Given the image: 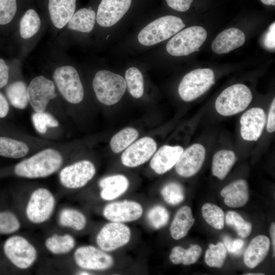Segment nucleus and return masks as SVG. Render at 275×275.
<instances>
[{"label": "nucleus", "mask_w": 275, "mask_h": 275, "mask_svg": "<svg viewBox=\"0 0 275 275\" xmlns=\"http://www.w3.org/2000/svg\"><path fill=\"white\" fill-rule=\"evenodd\" d=\"M63 162V157L58 151L47 148L17 163L14 168V172L20 177L44 178L58 171Z\"/></svg>", "instance_id": "1"}, {"label": "nucleus", "mask_w": 275, "mask_h": 275, "mask_svg": "<svg viewBox=\"0 0 275 275\" xmlns=\"http://www.w3.org/2000/svg\"><path fill=\"white\" fill-rule=\"evenodd\" d=\"M185 26L179 17L167 15L149 23L139 33V42L144 46H151L175 35Z\"/></svg>", "instance_id": "2"}, {"label": "nucleus", "mask_w": 275, "mask_h": 275, "mask_svg": "<svg viewBox=\"0 0 275 275\" xmlns=\"http://www.w3.org/2000/svg\"><path fill=\"white\" fill-rule=\"evenodd\" d=\"M93 87L98 100L105 105H112L122 98L126 84L122 76L109 71L100 70L94 76Z\"/></svg>", "instance_id": "3"}, {"label": "nucleus", "mask_w": 275, "mask_h": 275, "mask_svg": "<svg viewBox=\"0 0 275 275\" xmlns=\"http://www.w3.org/2000/svg\"><path fill=\"white\" fill-rule=\"evenodd\" d=\"M250 89L238 84L225 89L217 97L215 107L220 115L230 116L243 111L252 100Z\"/></svg>", "instance_id": "4"}, {"label": "nucleus", "mask_w": 275, "mask_h": 275, "mask_svg": "<svg viewBox=\"0 0 275 275\" xmlns=\"http://www.w3.org/2000/svg\"><path fill=\"white\" fill-rule=\"evenodd\" d=\"M207 32L200 26L188 27L179 32L168 42L166 49L173 56H187L199 51L207 38Z\"/></svg>", "instance_id": "5"}, {"label": "nucleus", "mask_w": 275, "mask_h": 275, "mask_svg": "<svg viewBox=\"0 0 275 275\" xmlns=\"http://www.w3.org/2000/svg\"><path fill=\"white\" fill-rule=\"evenodd\" d=\"M214 84V74L212 70L197 69L183 77L178 87V93L184 101H191L202 95Z\"/></svg>", "instance_id": "6"}, {"label": "nucleus", "mask_w": 275, "mask_h": 275, "mask_svg": "<svg viewBox=\"0 0 275 275\" xmlns=\"http://www.w3.org/2000/svg\"><path fill=\"white\" fill-rule=\"evenodd\" d=\"M4 251L10 262L20 269L29 268L35 262L38 256L33 244L20 235L8 238L4 245Z\"/></svg>", "instance_id": "7"}, {"label": "nucleus", "mask_w": 275, "mask_h": 275, "mask_svg": "<svg viewBox=\"0 0 275 275\" xmlns=\"http://www.w3.org/2000/svg\"><path fill=\"white\" fill-rule=\"evenodd\" d=\"M53 78L60 94L68 102L77 104L82 100L83 86L74 67L71 66L58 67L53 72Z\"/></svg>", "instance_id": "8"}, {"label": "nucleus", "mask_w": 275, "mask_h": 275, "mask_svg": "<svg viewBox=\"0 0 275 275\" xmlns=\"http://www.w3.org/2000/svg\"><path fill=\"white\" fill-rule=\"evenodd\" d=\"M56 207L52 193L45 188H39L31 194L25 208V214L32 223L40 224L48 221Z\"/></svg>", "instance_id": "9"}, {"label": "nucleus", "mask_w": 275, "mask_h": 275, "mask_svg": "<svg viewBox=\"0 0 275 275\" xmlns=\"http://www.w3.org/2000/svg\"><path fill=\"white\" fill-rule=\"evenodd\" d=\"M130 236L128 226L122 223L111 222L100 230L96 237V243L101 250L112 252L126 245Z\"/></svg>", "instance_id": "10"}, {"label": "nucleus", "mask_w": 275, "mask_h": 275, "mask_svg": "<svg viewBox=\"0 0 275 275\" xmlns=\"http://www.w3.org/2000/svg\"><path fill=\"white\" fill-rule=\"evenodd\" d=\"M96 169L89 160H82L64 168L59 173L61 184L69 189L84 186L94 176Z\"/></svg>", "instance_id": "11"}, {"label": "nucleus", "mask_w": 275, "mask_h": 275, "mask_svg": "<svg viewBox=\"0 0 275 275\" xmlns=\"http://www.w3.org/2000/svg\"><path fill=\"white\" fill-rule=\"evenodd\" d=\"M27 95L35 112H44L49 101L57 96L53 82L43 76L35 77L31 81Z\"/></svg>", "instance_id": "12"}, {"label": "nucleus", "mask_w": 275, "mask_h": 275, "mask_svg": "<svg viewBox=\"0 0 275 275\" xmlns=\"http://www.w3.org/2000/svg\"><path fill=\"white\" fill-rule=\"evenodd\" d=\"M74 259L79 267L88 270H105L114 264L111 255L92 245L78 248L74 252Z\"/></svg>", "instance_id": "13"}, {"label": "nucleus", "mask_w": 275, "mask_h": 275, "mask_svg": "<svg viewBox=\"0 0 275 275\" xmlns=\"http://www.w3.org/2000/svg\"><path fill=\"white\" fill-rule=\"evenodd\" d=\"M157 149L155 141L151 138L144 137L136 141L124 151L122 163L126 167L133 168L147 161Z\"/></svg>", "instance_id": "14"}, {"label": "nucleus", "mask_w": 275, "mask_h": 275, "mask_svg": "<svg viewBox=\"0 0 275 275\" xmlns=\"http://www.w3.org/2000/svg\"><path fill=\"white\" fill-rule=\"evenodd\" d=\"M206 150L200 144H194L180 155L175 164L177 173L183 177H190L201 169L205 160Z\"/></svg>", "instance_id": "15"}, {"label": "nucleus", "mask_w": 275, "mask_h": 275, "mask_svg": "<svg viewBox=\"0 0 275 275\" xmlns=\"http://www.w3.org/2000/svg\"><path fill=\"white\" fill-rule=\"evenodd\" d=\"M143 212L142 206L138 202L124 200L107 204L103 214L111 222L124 223L134 221L141 217Z\"/></svg>", "instance_id": "16"}, {"label": "nucleus", "mask_w": 275, "mask_h": 275, "mask_svg": "<svg viewBox=\"0 0 275 275\" xmlns=\"http://www.w3.org/2000/svg\"><path fill=\"white\" fill-rule=\"evenodd\" d=\"M266 121L264 111L253 107L246 111L240 119V134L243 139L256 141L260 137Z\"/></svg>", "instance_id": "17"}, {"label": "nucleus", "mask_w": 275, "mask_h": 275, "mask_svg": "<svg viewBox=\"0 0 275 275\" xmlns=\"http://www.w3.org/2000/svg\"><path fill=\"white\" fill-rule=\"evenodd\" d=\"M131 0H101L99 5L96 19L103 27L116 24L127 12Z\"/></svg>", "instance_id": "18"}, {"label": "nucleus", "mask_w": 275, "mask_h": 275, "mask_svg": "<svg viewBox=\"0 0 275 275\" xmlns=\"http://www.w3.org/2000/svg\"><path fill=\"white\" fill-rule=\"evenodd\" d=\"M183 150L180 146H163L152 157L151 168L158 174L166 173L176 164Z\"/></svg>", "instance_id": "19"}, {"label": "nucleus", "mask_w": 275, "mask_h": 275, "mask_svg": "<svg viewBox=\"0 0 275 275\" xmlns=\"http://www.w3.org/2000/svg\"><path fill=\"white\" fill-rule=\"evenodd\" d=\"M245 35L241 30L231 28L219 33L211 44L212 50L217 54L230 52L242 46L245 42Z\"/></svg>", "instance_id": "20"}, {"label": "nucleus", "mask_w": 275, "mask_h": 275, "mask_svg": "<svg viewBox=\"0 0 275 275\" xmlns=\"http://www.w3.org/2000/svg\"><path fill=\"white\" fill-rule=\"evenodd\" d=\"M220 194L227 206L232 208L242 207L249 198L248 183L243 179L235 180L225 186Z\"/></svg>", "instance_id": "21"}, {"label": "nucleus", "mask_w": 275, "mask_h": 275, "mask_svg": "<svg viewBox=\"0 0 275 275\" xmlns=\"http://www.w3.org/2000/svg\"><path fill=\"white\" fill-rule=\"evenodd\" d=\"M270 240L265 235L254 237L246 250L243 262L249 268H255L266 258L270 248Z\"/></svg>", "instance_id": "22"}, {"label": "nucleus", "mask_w": 275, "mask_h": 275, "mask_svg": "<svg viewBox=\"0 0 275 275\" xmlns=\"http://www.w3.org/2000/svg\"><path fill=\"white\" fill-rule=\"evenodd\" d=\"M76 0H49L48 10L55 27L65 26L74 13Z\"/></svg>", "instance_id": "23"}, {"label": "nucleus", "mask_w": 275, "mask_h": 275, "mask_svg": "<svg viewBox=\"0 0 275 275\" xmlns=\"http://www.w3.org/2000/svg\"><path fill=\"white\" fill-rule=\"evenodd\" d=\"M128 179L123 175H115L103 178L99 182L101 198L106 201L117 199L127 190Z\"/></svg>", "instance_id": "24"}, {"label": "nucleus", "mask_w": 275, "mask_h": 275, "mask_svg": "<svg viewBox=\"0 0 275 275\" xmlns=\"http://www.w3.org/2000/svg\"><path fill=\"white\" fill-rule=\"evenodd\" d=\"M191 208L187 206L180 208L176 212L170 226L172 237L175 240L185 237L195 223Z\"/></svg>", "instance_id": "25"}, {"label": "nucleus", "mask_w": 275, "mask_h": 275, "mask_svg": "<svg viewBox=\"0 0 275 275\" xmlns=\"http://www.w3.org/2000/svg\"><path fill=\"white\" fill-rule=\"evenodd\" d=\"M236 159L235 153L229 150H221L214 154L212 158V174L224 179L233 166Z\"/></svg>", "instance_id": "26"}, {"label": "nucleus", "mask_w": 275, "mask_h": 275, "mask_svg": "<svg viewBox=\"0 0 275 275\" xmlns=\"http://www.w3.org/2000/svg\"><path fill=\"white\" fill-rule=\"evenodd\" d=\"M96 14L92 9L82 8L74 13L68 22V28L83 33H89L93 29Z\"/></svg>", "instance_id": "27"}, {"label": "nucleus", "mask_w": 275, "mask_h": 275, "mask_svg": "<svg viewBox=\"0 0 275 275\" xmlns=\"http://www.w3.org/2000/svg\"><path fill=\"white\" fill-rule=\"evenodd\" d=\"M202 253V249L198 244L190 245L187 249L176 246L172 249L169 258L174 264L189 265L197 261Z\"/></svg>", "instance_id": "28"}, {"label": "nucleus", "mask_w": 275, "mask_h": 275, "mask_svg": "<svg viewBox=\"0 0 275 275\" xmlns=\"http://www.w3.org/2000/svg\"><path fill=\"white\" fill-rule=\"evenodd\" d=\"M75 245L74 238L68 234H54L48 237L45 241L46 248L54 255L67 254L74 248Z\"/></svg>", "instance_id": "29"}, {"label": "nucleus", "mask_w": 275, "mask_h": 275, "mask_svg": "<svg viewBox=\"0 0 275 275\" xmlns=\"http://www.w3.org/2000/svg\"><path fill=\"white\" fill-rule=\"evenodd\" d=\"M28 145L21 141L7 137L0 136V156L19 158L29 152Z\"/></svg>", "instance_id": "30"}, {"label": "nucleus", "mask_w": 275, "mask_h": 275, "mask_svg": "<svg viewBox=\"0 0 275 275\" xmlns=\"http://www.w3.org/2000/svg\"><path fill=\"white\" fill-rule=\"evenodd\" d=\"M6 93L10 103L15 108L24 109L29 103L27 87L21 80L12 82L6 88Z\"/></svg>", "instance_id": "31"}, {"label": "nucleus", "mask_w": 275, "mask_h": 275, "mask_svg": "<svg viewBox=\"0 0 275 275\" xmlns=\"http://www.w3.org/2000/svg\"><path fill=\"white\" fill-rule=\"evenodd\" d=\"M59 223L62 227L80 231L86 227L87 219L85 215L77 210L65 208L59 214Z\"/></svg>", "instance_id": "32"}, {"label": "nucleus", "mask_w": 275, "mask_h": 275, "mask_svg": "<svg viewBox=\"0 0 275 275\" xmlns=\"http://www.w3.org/2000/svg\"><path fill=\"white\" fill-rule=\"evenodd\" d=\"M139 132L134 128L127 127L114 135L110 141V147L116 153H119L130 146L138 137Z\"/></svg>", "instance_id": "33"}, {"label": "nucleus", "mask_w": 275, "mask_h": 275, "mask_svg": "<svg viewBox=\"0 0 275 275\" xmlns=\"http://www.w3.org/2000/svg\"><path fill=\"white\" fill-rule=\"evenodd\" d=\"M41 26V20L33 9L28 10L20 22V34L23 39H29L35 35Z\"/></svg>", "instance_id": "34"}, {"label": "nucleus", "mask_w": 275, "mask_h": 275, "mask_svg": "<svg viewBox=\"0 0 275 275\" xmlns=\"http://www.w3.org/2000/svg\"><path fill=\"white\" fill-rule=\"evenodd\" d=\"M126 87L131 95L135 98L141 97L144 93V79L141 71L132 67L128 68L125 72Z\"/></svg>", "instance_id": "35"}, {"label": "nucleus", "mask_w": 275, "mask_h": 275, "mask_svg": "<svg viewBox=\"0 0 275 275\" xmlns=\"http://www.w3.org/2000/svg\"><path fill=\"white\" fill-rule=\"evenodd\" d=\"M203 217L214 229L221 230L224 227L225 214L218 206L210 203L204 204L201 209Z\"/></svg>", "instance_id": "36"}, {"label": "nucleus", "mask_w": 275, "mask_h": 275, "mask_svg": "<svg viewBox=\"0 0 275 275\" xmlns=\"http://www.w3.org/2000/svg\"><path fill=\"white\" fill-rule=\"evenodd\" d=\"M227 256V250L223 243L210 244L206 250L205 255V261L206 264L211 267L221 268L225 262Z\"/></svg>", "instance_id": "37"}, {"label": "nucleus", "mask_w": 275, "mask_h": 275, "mask_svg": "<svg viewBox=\"0 0 275 275\" xmlns=\"http://www.w3.org/2000/svg\"><path fill=\"white\" fill-rule=\"evenodd\" d=\"M227 225L234 229L238 235L242 238H246L251 233L252 225L246 222L242 217L234 211H228L225 217Z\"/></svg>", "instance_id": "38"}, {"label": "nucleus", "mask_w": 275, "mask_h": 275, "mask_svg": "<svg viewBox=\"0 0 275 275\" xmlns=\"http://www.w3.org/2000/svg\"><path fill=\"white\" fill-rule=\"evenodd\" d=\"M160 193L164 201L171 205H178L184 199V188L180 183L176 182H170L165 184Z\"/></svg>", "instance_id": "39"}, {"label": "nucleus", "mask_w": 275, "mask_h": 275, "mask_svg": "<svg viewBox=\"0 0 275 275\" xmlns=\"http://www.w3.org/2000/svg\"><path fill=\"white\" fill-rule=\"evenodd\" d=\"M147 219L153 228L159 229L165 226L168 223L169 213L163 206L156 205L148 210Z\"/></svg>", "instance_id": "40"}, {"label": "nucleus", "mask_w": 275, "mask_h": 275, "mask_svg": "<svg viewBox=\"0 0 275 275\" xmlns=\"http://www.w3.org/2000/svg\"><path fill=\"white\" fill-rule=\"evenodd\" d=\"M32 119L35 128L40 133H45L48 127H57L59 125L52 115L45 112H35Z\"/></svg>", "instance_id": "41"}, {"label": "nucleus", "mask_w": 275, "mask_h": 275, "mask_svg": "<svg viewBox=\"0 0 275 275\" xmlns=\"http://www.w3.org/2000/svg\"><path fill=\"white\" fill-rule=\"evenodd\" d=\"M21 225L17 217L10 211L0 212V234H9L19 230Z\"/></svg>", "instance_id": "42"}, {"label": "nucleus", "mask_w": 275, "mask_h": 275, "mask_svg": "<svg viewBox=\"0 0 275 275\" xmlns=\"http://www.w3.org/2000/svg\"><path fill=\"white\" fill-rule=\"evenodd\" d=\"M17 11L16 0H0V24L10 22Z\"/></svg>", "instance_id": "43"}, {"label": "nucleus", "mask_w": 275, "mask_h": 275, "mask_svg": "<svg viewBox=\"0 0 275 275\" xmlns=\"http://www.w3.org/2000/svg\"><path fill=\"white\" fill-rule=\"evenodd\" d=\"M223 244L227 251L237 255L240 253L244 242L241 239H232L230 237L226 236L224 238Z\"/></svg>", "instance_id": "44"}, {"label": "nucleus", "mask_w": 275, "mask_h": 275, "mask_svg": "<svg viewBox=\"0 0 275 275\" xmlns=\"http://www.w3.org/2000/svg\"><path fill=\"white\" fill-rule=\"evenodd\" d=\"M275 23L269 26L262 38V43L268 50H274L275 48Z\"/></svg>", "instance_id": "45"}, {"label": "nucleus", "mask_w": 275, "mask_h": 275, "mask_svg": "<svg viewBox=\"0 0 275 275\" xmlns=\"http://www.w3.org/2000/svg\"><path fill=\"white\" fill-rule=\"evenodd\" d=\"M193 0H166L168 5L172 9L180 12L187 10Z\"/></svg>", "instance_id": "46"}, {"label": "nucleus", "mask_w": 275, "mask_h": 275, "mask_svg": "<svg viewBox=\"0 0 275 275\" xmlns=\"http://www.w3.org/2000/svg\"><path fill=\"white\" fill-rule=\"evenodd\" d=\"M267 130L268 132H273L275 130V98H274L270 105L267 121Z\"/></svg>", "instance_id": "47"}, {"label": "nucleus", "mask_w": 275, "mask_h": 275, "mask_svg": "<svg viewBox=\"0 0 275 275\" xmlns=\"http://www.w3.org/2000/svg\"><path fill=\"white\" fill-rule=\"evenodd\" d=\"M9 70L5 61L0 58V89L7 85L8 81Z\"/></svg>", "instance_id": "48"}, {"label": "nucleus", "mask_w": 275, "mask_h": 275, "mask_svg": "<svg viewBox=\"0 0 275 275\" xmlns=\"http://www.w3.org/2000/svg\"><path fill=\"white\" fill-rule=\"evenodd\" d=\"M9 106L5 96L0 93V118L6 117L9 112Z\"/></svg>", "instance_id": "49"}, {"label": "nucleus", "mask_w": 275, "mask_h": 275, "mask_svg": "<svg viewBox=\"0 0 275 275\" xmlns=\"http://www.w3.org/2000/svg\"><path fill=\"white\" fill-rule=\"evenodd\" d=\"M269 233L271 239V243L272 245L273 257H274L275 254V223H272L269 228Z\"/></svg>", "instance_id": "50"}, {"label": "nucleus", "mask_w": 275, "mask_h": 275, "mask_svg": "<svg viewBox=\"0 0 275 275\" xmlns=\"http://www.w3.org/2000/svg\"><path fill=\"white\" fill-rule=\"evenodd\" d=\"M266 5H275V0H261Z\"/></svg>", "instance_id": "51"}, {"label": "nucleus", "mask_w": 275, "mask_h": 275, "mask_svg": "<svg viewBox=\"0 0 275 275\" xmlns=\"http://www.w3.org/2000/svg\"><path fill=\"white\" fill-rule=\"evenodd\" d=\"M262 273H245V275H264Z\"/></svg>", "instance_id": "52"}, {"label": "nucleus", "mask_w": 275, "mask_h": 275, "mask_svg": "<svg viewBox=\"0 0 275 275\" xmlns=\"http://www.w3.org/2000/svg\"><path fill=\"white\" fill-rule=\"evenodd\" d=\"M78 274H81V275H85V274L88 275V274H90V273H89L88 272L85 271H79V272H78Z\"/></svg>", "instance_id": "53"}]
</instances>
